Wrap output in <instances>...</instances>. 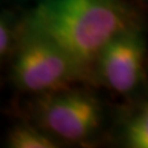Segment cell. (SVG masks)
<instances>
[{
  "label": "cell",
  "instance_id": "cell-5",
  "mask_svg": "<svg viewBox=\"0 0 148 148\" xmlns=\"http://www.w3.org/2000/svg\"><path fill=\"white\" fill-rule=\"evenodd\" d=\"M125 145L132 148H148V101L143 103L131 116L122 128Z\"/></svg>",
  "mask_w": 148,
  "mask_h": 148
},
{
  "label": "cell",
  "instance_id": "cell-6",
  "mask_svg": "<svg viewBox=\"0 0 148 148\" xmlns=\"http://www.w3.org/2000/svg\"><path fill=\"white\" fill-rule=\"evenodd\" d=\"M8 146L12 148H54L57 143L35 127L16 126L9 133Z\"/></svg>",
  "mask_w": 148,
  "mask_h": 148
},
{
  "label": "cell",
  "instance_id": "cell-1",
  "mask_svg": "<svg viewBox=\"0 0 148 148\" xmlns=\"http://www.w3.org/2000/svg\"><path fill=\"white\" fill-rule=\"evenodd\" d=\"M26 25L88 69L114 37L137 22L122 0H37Z\"/></svg>",
  "mask_w": 148,
  "mask_h": 148
},
{
  "label": "cell",
  "instance_id": "cell-3",
  "mask_svg": "<svg viewBox=\"0 0 148 148\" xmlns=\"http://www.w3.org/2000/svg\"><path fill=\"white\" fill-rule=\"evenodd\" d=\"M38 120L52 135L66 141H82L99 127L101 109L94 96L79 90H59L38 105Z\"/></svg>",
  "mask_w": 148,
  "mask_h": 148
},
{
  "label": "cell",
  "instance_id": "cell-4",
  "mask_svg": "<svg viewBox=\"0 0 148 148\" xmlns=\"http://www.w3.org/2000/svg\"><path fill=\"white\" fill-rule=\"evenodd\" d=\"M147 49L138 26L119 34L100 52L99 74L111 90L128 94L141 84L145 77Z\"/></svg>",
  "mask_w": 148,
  "mask_h": 148
},
{
  "label": "cell",
  "instance_id": "cell-7",
  "mask_svg": "<svg viewBox=\"0 0 148 148\" xmlns=\"http://www.w3.org/2000/svg\"><path fill=\"white\" fill-rule=\"evenodd\" d=\"M12 22L8 14H3L1 21H0V53L1 56H5L9 53L11 48L12 42Z\"/></svg>",
  "mask_w": 148,
  "mask_h": 148
},
{
  "label": "cell",
  "instance_id": "cell-2",
  "mask_svg": "<svg viewBox=\"0 0 148 148\" xmlns=\"http://www.w3.org/2000/svg\"><path fill=\"white\" fill-rule=\"evenodd\" d=\"M85 73L86 69L59 45L25 26L11 71L17 88L30 92H54L68 89Z\"/></svg>",
  "mask_w": 148,
  "mask_h": 148
}]
</instances>
